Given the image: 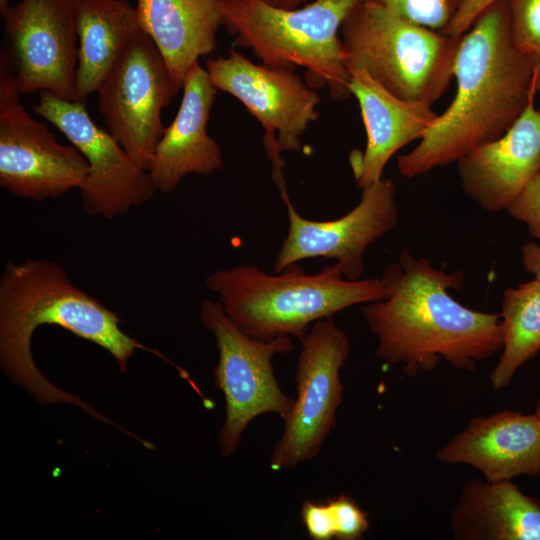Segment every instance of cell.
I'll use <instances>...</instances> for the list:
<instances>
[{
    "label": "cell",
    "instance_id": "1",
    "mask_svg": "<svg viewBox=\"0 0 540 540\" xmlns=\"http://www.w3.org/2000/svg\"><path fill=\"white\" fill-rule=\"evenodd\" d=\"M537 65L512 40L508 0L491 3L459 39L452 102L417 146L398 156L399 173L423 175L501 137L536 96Z\"/></svg>",
    "mask_w": 540,
    "mask_h": 540
},
{
    "label": "cell",
    "instance_id": "2",
    "mask_svg": "<svg viewBox=\"0 0 540 540\" xmlns=\"http://www.w3.org/2000/svg\"><path fill=\"white\" fill-rule=\"evenodd\" d=\"M383 274L389 295L361 308L377 338L380 360L413 376L434 369L440 360L473 371L502 350L500 314L467 308L450 295L449 289L463 286L462 271L447 273L404 248Z\"/></svg>",
    "mask_w": 540,
    "mask_h": 540
},
{
    "label": "cell",
    "instance_id": "3",
    "mask_svg": "<svg viewBox=\"0 0 540 540\" xmlns=\"http://www.w3.org/2000/svg\"><path fill=\"white\" fill-rule=\"evenodd\" d=\"M117 313L73 284L64 268L44 258L7 261L0 276V363L37 401L66 402L94 418L107 417L67 393L39 371L31 339L42 325H57L109 352L124 372L138 349L150 350L119 326Z\"/></svg>",
    "mask_w": 540,
    "mask_h": 540
},
{
    "label": "cell",
    "instance_id": "4",
    "mask_svg": "<svg viewBox=\"0 0 540 540\" xmlns=\"http://www.w3.org/2000/svg\"><path fill=\"white\" fill-rule=\"evenodd\" d=\"M225 313L248 336L270 341L302 339L312 322L330 318L357 304L385 299L389 282L346 279L337 263L307 274L297 263L274 275L256 265L217 270L205 279Z\"/></svg>",
    "mask_w": 540,
    "mask_h": 540
},
{
    "label": "cell",
    "instance_id": "5",
    "mask_svg": "<svg viewBox=\"0 0 540 540\" xmlns=\"http://www.w3.org/2000/svg\"><path fill=\"white\" fill-rule=\"evenodd\" d=\"M359 1L314 0L285 9L263 0H219L218 9L236 45L251 49L263 65L303 67L310 87L328 86L334 100H344L351 96L350 75L339 31Z\"/></svg>",
    "mask_w": 540,
    "mask_h": 540
},
{
    "label": "cell",
    "instance_id": "6",
    "mask_svg": "<svg viewBox=\"0 0 540 540\" xmlns=\"http://www.w3.org/2000/svg\"><path fill=\"white\" fill-rule=\"evenodd\" d=\"M347 67L366 72L396 97L432 105L454 77L460 37L404 19L360 0L340 28Z\"/></svg>",
    "mask_w": 540,
    "mask_h": 540
},
{
    "label": "cell",
    "instance_id": "7",
    "mask_svg": "<svg viewBox=\"0 0 540 540\" xmlns=\"http://www.w3.org/2000/svg\"><path fill=\"white\" fill-rule=\"evenodd\" d=\"M200 318L218 349L213 377L225 398V420L218 442L221 454L229 457L239 448L253 419L273 413L284 420L290 413L294 400L280 388L272 358L291 352L294 344L291 337L262 341L248 336L216 301L202 302Z\"/></svg>",
    "mask_w": 540,
    "mask_h": 540
},
{
    "label": "cell",
    "instance_id": "8",
    "mask_svg": "<svg viewBox=\"0 0 540 540\" xmlns=\"http://www.w3.org/2000/svg\"><path fill=\"white\" fill-rule=\"evenodd\" d=\"M300 342L294 378L297 396L271 453L273 470L292 469L316 457L336 426L343 402L340 370L350 355L347 334L330 317L317 321Z\"/></svg>",
    "mask_w": 540,
    "mask_h": 540
},
{
    "label": "cell",
    "instance_id": "9",
    "mask_svg": "<svg viewBox=\"0 0 540 540\" xmlns=\"http://www.w3.org/2000/svg\"><path fill=\"white\" fill-rule=\"evenodd\" d=\"M205 69L217 91L234 96L262 125L272 178L280 196L287 195L281 152L301 150V137L319 117V94L294 71L253 63L232 48Z\"/></svg>",
    "mask_w": 540,
    "mask_h": 540
},
{
    "label": "cell",
    "instance_id": "10",
    "mask_svg": "<svg viewBox=\"0 0 540 540\" xmlns=\"http://www.w3.org/2000/svg\"><path fill=\"white\" fill-rule=\"evenodd\" d=\"M2 14L4 65L21 94L49 91L76 101L74 0H21Z\"/></svg>",
    "mask_w": 540,
    "mask_h": 540
},
{
    "label": "cell",
    "instance_id": "11",
    "mask_svg": "<svg viewBox=\"0 0 540 540\" xmlns=\"http://www.w3.org/2000/svg\"><path fill=\"white\" fill-rule=\"evenodd\" d=\"M179 91L162 55L142 28L97 90L107 131L147 171L165 129L161 112Z\"/></svg>",
    "mask_w": 540,
    "mask_h": 540
},
{
    "label": "cell",
    "instance_id": "12",
    "mask_svg": "<svg viewBox=\"0 0 540 540\" xmlns=\"http://www.w3.org/2000/svg\"><path fill=\"white\" fill-rule=\"evenodd\" d=\"M20 95L0 64V186L19 199L37 202L80 189L89 172L85 157L35 120Z\"/></svg>",
    "mask_w": 540,
    "mask_h": 540
},
{
    "label": "cell",
    "instance_id": "13",
    "mask_svg": "<svg viewBox=\"0 0 540 540\" xmlns=\"http://www.w3.org/2000/svg\"><path fill=\"white\" fill-rule=\"evenodd\" d=\"M32 110L55 126L85 157L89 172L79 191L87 215L107 220L124 216L157 192L149 171L93 121L85 102L68 101L42 91Z\"/></svg>",
    "mask_w": 540,
    "mask_h": 540
},
{
    "label": "cell",
    "instance_id": "14",
    "mask_svg": "<svg viewBox=\"0 0 540 540\" xmlns=\"http://www.w3.org/2000/svg\"><path fill=\"white\" fill-rule=\"evenodd\" d=\"M283 202L289 227L274 260L275 273L302 260L323 257L335 260L346 279L359 280L365 269L366 249L390 232L398 220L396 187L391 178H381L362 188L359 203L334 220L306 219L289 197Z\"/></svg>",
    "mask_w": 540,
    "mask_h": 540
},
{
    "label": "cell",
    "instance_id": "15",
    "mask_svg": "<svg viewBox=\"0 0 540 540\" xmlns=\"http://www.w3.org/2000/svg\"><path fill=\"white\" fill-rule=\"evenodd\" d=\"M456 163L469 199L485 211L507 210L540 173V109L535 108V97L501 137Z\"/></svg>",
    "mask_w": 540,
    "mask_h": 540
},
{
    "label": "cell",
    "instance_id": "16",
    "mask_svg": "<svg viewBox=\"0 0 540 540\" xmlns=\"http://www.w3.org/2000/svg\"><path fill=\"white\" fill-rule=\"evenodd\" d=\"M182 92L179 109L165 127L148 170L161 193L173 191L187 175H212L224 164L219 144L207 132L217 90L199 62L187 73Z\"/></svg>",
    "mask_w": 540,
    "mask_h": 540
},
{
    "label": "cell",
    "instance_id": "17",
    "mask_svg": "<svg viewBox=\"0 0 540 540\" xmlns=\"http://www.w3.org/2000/svg\"><path fill=\"white\" fill-rule=\"evenodd\" d=\"M445 464H466L486 480L540 475V420L536 414L504 410L469 420L436 453Z\"/></svg>",
    "mask_w": 540,
    "mask_h": 540
},
{
    "label": "cell",
    "instance_id": "18",
    "mask_svg": "<svg viewBox=\"0 0 540 540\" xmlns=\"http://www.w3.org/2000/svg\"><path fill=\"white\" fill-rule=\"evenodd\" d=\"M349 90L361 110L367 141L364 152L354 150L349 162L359 188L383 175L389 159L402 147L421 139L437 117L432 105L402 100L366 72L348 66Z\"/></svg>",
    "mask_w": 540,
    "mask_h": 540
},
{
    "label": "cell",
    "instance_id": "19",
    "mask_svg": "<svg viewBox=\"0 0 540 540\" xmlns=\"http://www.w3.org/2000/svg\"><path fill=\"white\" fill-rule=\"evenodd\" d=\"M459 540H540V501L511 480L470 479L451 513Z\"/></svg>",
    "mask_w": 540,
    "mask_h": 540
},
{
    "label": "cell",
    "instance_id": "20",
    "mask_svg": "<svg viewBox=\"0 0 540 540\" xmlns=\"http://www.w3.org/2000/svg\"><path fill=\"white\" fill-rule=\"evenodd\" d=\"M219 0H136L142 30L162 55L176 85L199 58L216 48Z\"/></svg>",
    "mask_w": 540,
    "mask_h": 540
},
{
    "label": "cell",
    "instance_id": "21",
    "mask_svg": "<svg viewBox=\"0 0 540 540\" xmlns=\"http://www.w3.org/2000/svg\"><path fill=\"white\" fill-rule=\"evenodd\" d=\"M78 35L76 101L97 92L141 28L136 7L126 0H74Z\"/></svg>",
    "mask_w": 540,
    "mask_h": 540
},
{
    "label": "cell",
    "instance_id": "22",
    "mask_svg": "<svg viewBox=\"0 0 540 540\" xmlns=\"http://www.w3.org/2000/svg\"><path fill=\"white\" fill-rule=\"evenodd\" d=\"M502 354L491 375L494 390L508 387L516 371L540 350V282L508 287L501 302Z\"/></svg>",
    "mask_w": 540,
    "mask_h": 540
},
{
    "label": "cell",
    "instance_id": "23",
    "mask_svg": "<svg viewBox=\"0 0 540 540\" xmlns=\"http://www.w3.org/2000/svg\"><path fill=\"white\" fill-rule=\"evenodd\" d=\"M416 24L442 32L463 0H371Z\"/></svg>",
    "mask_w": 540,
    "mask_h": 540
},
{
    "label": "cell",
    "instance_id": "24",
    "mask_svg": "<svg viewBox=\"0 0 540 540\" xmlns=\"http://www.w3.org/2000/svg\"><path fill=\"white\" fill-rule=\"evenodd\" d=\"M510 31L517 49L540 62V0H508Z\"/></svg>",
    "mask_w": 540,
    "mask_h": 540
},
{
    "label": "cell",
    "instance_id": "25",
    "mask_svg": "<svg viewBox=\"0 0 540 540\" xmlns=\"http://www.w3.org/2000/svg\"><path fill=\"white\" fill-rule=\"evenodd\" d=\"M332 512L335 539L359 540L369 529L368 514L350 496L341 494L326 501Z\"/></svg>",
    "mask_w": 540,
    "mask_h": 540
},
{
    "label": "cell",
    "instance_id": "26",
    "mask_svg": "<svg viewBox=\"0 0 540 540\" xmlns=\"http://www.w3.org/2000/svg\"><path fill=\"white\" fill-rule=\"evenodd\" d=\"M507 212L524 223L530 234L540 241V173L508 207Z\"/></svg>",
    "mask_w": 540,
    "mask_h": 540
},
{
    "label": "cell",
    "instance_id": "27",
    "mask_svg": "<svg viewBox=\"0 0 540 540\" xmlns=\"http://www.w3.org/2000/svg\"><path fill=\"white\" fill-rule=\"evenodd\" d=\"M301 521L313 540L335 538V525L327 502L306 500L301 506Z\"/></svg>",
    "mask_w": 540,
    "mask_h": 540
},
{
    "label": "cell",
    "instance_id": "28",
    "mask_svg": "<svg viewBox=\"0 0 540 540\" xmlns=\"http://www.w3.org/2000/svg\"><path fill=\"white\" fill-rule=\"evenodd\" d=\"M496 0H463L449 25L442 31L452 37L462 36L479 14Z\"/></svg>",
    "mask_w": 540,
    "mask_h": 540
},
{
    "label": "cell",
    "instance_id": "29",
    "mask_svg": "<svg viewBox=\"0 0 540 540\" xmlns=\"http://www.w3.org/2000/svg\"><path fill=\"white\" fill-rule=\"evenodd\" d=\"M521 255L525 269L540 282V245L534 242L524 244Z\"/></svg>",
    "mask_w": 540,
    "mask_h": 540
},
{
    "label": "cell",
    "instance_id": "30",
    "mask_svg": "<svg viewBox=\"0 0 540 540\" xmlns=\"http://www.w3.org/2000/svg\"><path fill=\"white\" fill-rule=\"evenodd\" d=\"M271 5L285 8V9H295L298 8L300 4L305 3L307 0H263Z\"/></svg>",
    "mask_w": 540,
    "mask_h": 540
},
{
    "label": "cell",
    "instance_id": "31",
    "mask_svg": "<svg viewBox=\"0 0 540 540\" xmlns=\"http://www.w3.org/2000/svg\"><path fill=\"white\" fill-rule=\"evenodd\" d=\"M535 86L537 93H540V62L538 63L535 70Z\"/></svg>",
    "mask_w": 540,
    "mask_h": 540
},
{
    "label": "cell",
    "instance_id": "32",
    "mask_svg": "<svg viewBox=\"0 0 540 540\" xmlns=\"http://www.w3.org/2000/svg\"><path fill=\"white\" fill-rule=\"evenodd\" d=\"M10 6L9 0H0V12L3 13Z\"/></svg>",
    "mask_w": 540,
    "mask_h": 540
},
{
    "label": "cell",
    "instance_id": "33",
    "mask_svg": "<svg viewBox=\"0 0 540 540\" xmlns=\"http://www.w3.org/2000/svg\"><path fill=\"white\" fill-rule=\"evenodd\" d=\"M535 414L536 416L538 417V419L540 420V395L537 399V402H536V411H535Z\"/></svg>",
    "mask_w": 540,
    "mask_h": 540
}]
</instances>
